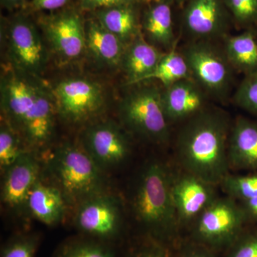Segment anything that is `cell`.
<instances>
[{
    "mask_svg": "<svg viewBox=\"0 0 257 257\" xmlns=\"http://www.w3.org/2000/svg\"><path fill=\"white\" fill-rule=\"evenodd\" d=\"M1 109L4 121L29 146L45 145L52 138L57 107L53 91L37 76L11 65L1 79Z\"/></svg>",
    "mask_w": 257,
    "mask_h": 257,
    "instance_id": "cell-1",
    "label": "cell"
},
{
    "mask_svg": "<svg viewBox=\"0 0 257 257\" xmlns=\"http://www.w3.org/2000/svg\"><path fill=\"white\" fill-rule=\"evenodd\" d=\"M231 124L220 109L207 107L183 122L176 153L184 172L217 185L229 174L228 142Z\"/></svg>",
    "mask_w": 257,
    "mask_h": 257,
    "instance_id": "cell-2",
    "label": "cell"
},
{
    "mask_svg": "<svg viewBox=\"0 0 257 257\" xmlns=\"http://www.w3.org/2000/svg\"><path fill=\"white\" fill-rule=\"evenodd\" d=\"M173 178L163 163L150 162L140 177L134 203L139 220L152 237L165 243L179 228L172 197Z\"/></svg>",
    "mask_w": 257,
    "mask_h": 257,
    "instance_id": "cell-3",
    "label": "cell"
},
{
    "mask_svg": "<svg viewBox=\"0 0 257 257\" xmlns=\"http://www.w3.org/2000/svg\"><path fill=\"white\" fill-rule=\"evenodd\" d=\"M50 168L67 204L79 205L102 193L101 168L84 149L62 145L51 157Z\"/></svg>",
    "mask_w": 257,
    "mask_h": 257,
    "instance_id": "cell-4",
    "label": "cell"
},
{
    "mask_svg": "<svg viewBox=\"0 0 257 257\" xmlns=\"http://www.w3.org/2000/svg\"><path fill=\"white\" fill-rule=\"evenodd\" d=\"M246 226L239 202L218 197L193 223L189 240L218 253L226 251Z\"/></svg>",
    "mask_w": 257,
    "mask_h": 257,
    "instance_id": "cell-5",
    "label": "cell"
},
{
    "mask_svg": "<svg viewBox=\"0 0 257 257\" xmlns=\"http://www.w3.org/2000/svg\"><path fill=\"white\" fill-rule=\"evenodd\" d=\"M121 121L133 133L154 143L170 138V121L166 116L162 91L155 86H143L125 96L119 106Z\"/></svg>",
    "mask_w": 257,
    "mask_h": 257,
    "instance_id": "cell-6",
    "label": "cell"
},
{
    "mask_svg": "<svg viewBox=\"0 0 257 257\" xmlns=\"http://www.w3.org/2000/svg\"><path fill=\"white\" fill-rule=\"evenodd\" d=\"M180 52L188 65L191 78L208 96L223 99L227 96L234 68L224 49L220 50L211 41H189Z\"/></svg>",
    "mask_w": 257,
    "mask_h": 257,
    "instance_id": "cell-7",
    "label": "cell"
},
{
    "mask_svg": "<svg viewBox=\"0 0 257 257\" xmlns=\"http://www.w3.org/2000/svg\"><path fill=\"white\" fill-rule=\"evenodd\" d=\"M57 114L67 122H84L100 113L104 94L100 84L84 78L62 81L54 89Z\"/></svg>",
    "mask_w": 257,
    "mask_h": 257,
    "instance_id": "cell-8",
    "label": "cell"
},
{
    "mask_svg": "<svg viewBox=\"0 0 257 257\" xmlns=\"http://www.w3.org/2000/svg\"><path fill=\"white\" fill-rule=\"evenodd\" d=\"M182 7L181 28L189 41L225 38L233 24L224 0H187Z\"/></svg>",
    "mask_w": 257,
    "mask_h": 257,
    "instance_id": "cell-9",
    "label": "cell"
},
{
    "mask_svg": "<svg viewBox=\"0 0 257 257\" xmlns=\"http://www.w3.org/2000/svg\"><path fill=\"white\" fill-rule=\"evenodd\" d=\"M10 65L29 75L37 76L45 68L47 52L41 37L29 19L18 16L12 20L8 32Z\"/></svg>",
    "mask_w": 257,
    "mask_h": 257,
    "instance_id": "cell-10",
    "label": "cell"
},
{
    "mask_svg": "<svg viewBox=\"0 0 257 257\" xmlns=\"http://www.w3.org/2000/svg\"><path fill=\"white\" fill-rule=\"evenodd\" d=\"M78 206L74 222L86 236L108 242L118 236L121 211L114 198L100 193Z\"/></svg>",
    "mask_w": 257,
    "mask_h": 257,
    "instance_id": "cell-11",
    "label": "cell"
},
{
    "mask_svg": "<svg viewBox=\"0 0 257 257\" xmlns=\"http://www.w3.org/2000/svg\"><path fill=\"white\" fill-rule=\"evenodd\" d=\"M45 36L62 60H77L87 51L85 25L78 13L67 10L42 20Z\"/></svg>",
    "mask_w": 257,
    "mask_h": 257,
    "instance_id": "cell-12",
    "label": "cell"
},
{
    "mask_svg": "<svg viewBox=\"0 0 257 257\" xmlns=\"http://www.w3.org/2000/svg\"><path fill=\"white\" fill-rule=\"evenodd\" d=\"M216 186L185 172L173 178L172 197L179 227L192 225L215 200L218 197Z\"/></svg>",
    "mask_w": 257,
    "mask_h": 257,
    "instance_id": "cell-13",
    "label": "cell"
},
{
    "mask_svg": "<svg viewBox=\"0 0 257 257\" xmlns=\"http://www.w3.org/2000/svg\"><path fill=\"white\" fill-rule=\"evenodd\" d=\"M84 150L101 169L117 166L130 155V144L121 128L111 121L97 123L87 128Z\"/></svg>",
    "mask_w": 257,
    "mask_h": 257,
    "instance_id": "cell-14",
    "label": "cell"
},
{
    "mask_svg": "<svg viewBox=\"0 0 257 257\" xmlns=\"http://www.w3.org/2000/svg\"><path fill=\"white\" fill-rule=\"evenodd\" d=\"M3 174V202L14 211L28 208L29 196L40 174V166L35 157L25 152Z\"/></svg>",
    "mask_w": 257,
    "mask_h": 257,
    "instance_id": "cell-15",
    "label": "cell"
},
{
    "mask_svg": "<svg viewBox=\"0 0 257 257\" xmlns=\"http://www.w3.org/2000/svg\"><path fill=\"white\" fill-rule=\"evenodd\" d=\"M207 94L192 78L182 79L162 91V103L170 123L184 122L207 109Z\"/></svg>",
    "mask_w": 257,
    "mask_h": 257,
    "instance_id": "cell-16",
    "label": "cell"
},
{
    "mask_svg": "<svg viewBox=\"0 0 257 257\" xmlns=\"http://www.w3.org/2000/svg\"><path fill=\"white\" fill-rule=\"evenodd\" d=\"M228 160L230 170L257 172V119L239 116L231 124Z\"/></svg>",
    "mask_w": 257,
    "mask_h": 257,
    "instance_id": "cell-17",
    "label": "cell"
},
{
    "mask_svg": "<svg viewBox=\"0 0 257 257\" xmlns=\"http://www.w3.org/2000/svg\"><path fill=\"white\" fill-rule=\"evenodd\" d=\"M172 6L167 0L153 2L145 10L141 25L147 41L167 52L175 49Z\"/></svg>",
    "mask_w": 257,
    "mask_h": 257,
    "instance_id": "cell-18",
    "label": "cell"
},
{
    "mask_svg": "<svg viewBox=\"0 0 257 257\" xmlns=\"http://www.w3.org/2000/svg\"><path fill=\"white\" fill-rule=\"evenodd\" d=\"M165 52L147 42L143 35L128 44L123 56L121 65L128 84H140L157 67Z\"/></svg>",
    "mask_w": 257,
    "mask_h": 257,
    "instance_id": "cell-19",
    "label": "cell"
},
{
    "mask_svg": "<svg viewBox=\"0 0 257 257\" xmlns=\"http://www.w3.org/2000/svg\"><path fill=\"white\" fill-rule=\"evenodd\" d=\"M85 32L87 50L96 60L110 67L121 64L126 46L116 35L96 19L87 22Z\"/></svg>",
    "mask_w": 257,
    "mask_h": 257,
    "instance_id": "cell-20",
    "label": "cell"
},
{
    "mask_svg": "<svg viewBox=\"0 0 257 257\" xmlns=\"http://www.w3.org/2000/svg\"><path fill=\"white\" fill-rule=\"evenodd\" d=\"M66 204L60 189L38 180L29 196L28 209L39 221L52 226L63 219Z\"/></svg>",
    "mask_w": 257,
    "mask_h": 257,
    "instance_id": "cell-21",
    "label": "cell"
},
{
    "mask_svg": "<svg viewBox=\"0 0 257 257\" xmlns=\"http://www.w3.org/2000/svg\"><path fill=\"white\" fill-rule=\"evenodd\" d=\"M135 5H122L96 11V19L126 46L143 35Z\"/></svg>",
    "mask_w": 257,
    "mask_h": 257,
    "instance_id": "cell-22",
    "label": "cell"
},
{
    "mask_svg": "<svg viewBox=\"0 0 257 257\" xmlns=\"http://www.w3.org/2000/svg\"><path fill=\"white\" fill-rule=\"evenodd\" d=\"M224 51L234 70L244 76L257 72V35L254 29L225 37Z\"/></svg>",
    "mask_w": 257,
    "mask_h": 257,
    "instance_id": "cell-23",
    "label": "cell"
},
{
    "mask_svg": "<svg viewBox=\"0 0 257 257\" xmlns=\"http://www.w3.org/2000/svg\"><path fill=\"white\" fill-rule=\"evenodd\" d=\"M191 78L185 59L175 49L165 52L155 69L147 76L143 82L155 79L167 87L182 79Z\"/></svg>",
    "mask_w": 257,
    "mask_h": 257,
    "instance_id": "cell-24",
    "label": "cell"
},
{
    "mask_svg": "<svg viewBox=\"0 0 257 257\" xmlns=\"http://www.w3.org/2000/svg\"><path fill=\"white\" fill-rule=\"evenodd\" d=\"M54 257H116V254L109 243L85 236L64 243Z\"/></svg>",
    "mask_w": 257,
    "mask_h": 257,
    "instance_id": "cell-25",
    "label": "cell"
},
{
    "mask_svg": "<svg viewBox=\"0 0 257 257\" xmlns=\"http://www.w3.org/2000/svg\"><path fill=\"white\" fill-rule=\"evenodd\" d=\"M20 135L3 120L0 128V168L4 172L26 151Z\"/></svg>",
    "mask_w": 257,
    "mask_h": 257,
    "instance_id": "cell-26",
    "label": "cell"
},
{
    "mask_svg": "<svg viewBox=\"0 0 257 257\" xmlns=\"http://www.w3.org/2000/svg\"><path fill=\"white\" fill-rule=\"evenodd\" d=\"M228 197L237 202L257 198V172L248 175L229 174L220 184Z\"/></svg>",
    "mask_w": 257,
    "mask_h": 257,
    "instance_id": "cell-27",
    "label": "cell"
},
{
    "mask_svg": "<svg viewBox=\"0 0 257 257\" xmlns=\"http://www.w3.org/2000/svg\"><path fill=\"white\" fill-rule=\"evenodd\" d=\"M233 25L240 30L254 29L257 25V0H224Z\"/></svg>",
    "mask_w": 257,
    "mask_h": 257,
    "instance_id": "cell-28",
    "label": "cell"
},
{
    "mask_svg": "<svg viewBox=\"0 0 257 257\" xmlns=\"http://www.w3.org/2000/svg\"><path fill=\"white\" fill-rule=\"evenodd\" d=\"M234 101L257 118V72L244 76L234 93Z\"/></svg>",
    "mask_w": 257,
    "mask_h": 257,
    "instance_id": "cell-29",
    "label": "cell"
},
{
    "mask_svg": "<svg viewBox=\"0 0 257 257\" xmlns=\"http://www.w3.org/2000/svg\"><path fill=\"white\" fill-rule=\"evenodd\" d=\"M37 234H22L15 236L5 243L1 257H35L39 247Z\"/></svg>",
    "mask_w": 257,
    "mask_h": 257,
    "instance_id": "cell-30",
    "label": "cell"
},
{
    "mask_svg": "<svg viewBox=\"0 0 257 257\" xmlns=\"http://www.w3.org/2000/svg\"><path fill=\"white\" fill-rule=\"evenodd\" d=\"M225 252V257H257V226H246Z\"/></svg>",
    "mask_w": 257,
    "mask_h": 257,
    "instance_id": "cell-31",
    "label": "cell"
},
{
    "mask_svg": "<svg viewBox=\"0 0 257 257\" xmlns=\"http://www.w3.org/2000/svg\"><path fill=\"white\" fill-rule=\"evenodd\" d=\"M130 257H172L165 242L152 237L143 243Z\"/></svg>",
    "mask_w": 257,
    "mask_h": 257,
    "instance_id": "cell-32",
    "label": "cell"
},
{
    "mask_svg": "<svg viewBox=\"0 0 257 257\" xmlns=\"http://www.w3.org/2000/svg\"><path fill=\"white\" fill-rule=\"evenodd\" d=\"M215 251L189 240L184 243L176 257H217Z\"/></svg>",
    "mask_w": 257,
    "mask_h": 257,
    "instance_id": "cell-33",
    "label": "cell"
},
{
    "mask_svg": "<svg viewBox=\"0 0 257 257\" xmlns=\"http://www.w3.org/2000/svg\"><path fill=\"white\" fill-rule=\"evenodd\" d=\"M135 0H80V8L86 11H98L114 7L137 4Z\"/></svg>",
    "mask_w": 257,
    "mask_h": 257,
    "instance_id": "cell-34",
    "label": "cell"
},
{
    "mask_svg": "<svg viewBox=\"0 0 257 257\" xmlns=\"http://www.w3.org/2000/svg\"><path fill=\"white\" fill-rule=\"evenodd\" d=\"M246 226H257V198L239 202Z\"/></svg>",
    "mask_w": 257,
    "mask_h": 257,
    "instance_id": "cell-35",
    "label": "cell"
},
{
    "mask_svg": "<svg viewBox=\"0 0 257 257\" xmlns=\"http://www.w3.org/2000/svg\"><path fill=\"white\" fill-rule=\"evenodd\" d=\"M69 0H33L32 5L37 10H55L67 4Z\"/></svg>",
    "mask_w": 257,
    "mask_h": 257,
    "instance_id": "cell-36",
    "label": "cell"
},
{
    "mask_svg": "<svg viewBox=\"0 0 257 257\" xmlns=\"http://www.w3.org/2000/svg\"><path fill=\"white\" fill-rule=\"evenodd\" d=\"M25 0H1V4L8 10H13L18 8L23 4Z\"/></svg>",
    "mask_w": 257,
    "mask_h": 257,
    "instance_id": "cell-37",
    "label": "cell"
},
{
    "mask_svg": "<svg viewBox=\"0 0 257 257\" xmlns=\"http://www.w3.org/2000/svg\"><path fill=\"white\" fill-rule=\"evenodd\" d=\"M169 3L173 5H179V6H182L184 3H185L187 0H167Z\"/></svg>",
    "mask_w": 257,
    "mask_h": 257,
    "instance_id": "cell-38",
    "label": "cell"
},
{
    "mask_svg": "<svg viewBox=\"0 0 257 257\" xmlns=\"http://www.w3.org/2000/svg\"><path fill=\"white\" fill-rule=\"evenodd\" d=\"M135 1H136L137 3H142V2L147 1V0H135Z\"/></svg>",
    "mask_w": 257,
    "mask_h": 257,
    "instance_id": "cell-39",
    "label": "cell"
},
{
    "mask_svg": "<svg viewBox=\"0 0 257 257\" xmlns=\"http://www.w3.org/2000/svg\"><path fill=\"white\" fill-rule=\"evenodd\" d=\"M254 30H255V32H256V35H257V25H256V27H255Z\"/></svg>",
    "mask_w": 257,
    "mask_h": 257,
    "instance_id": "cell-40",
    "label": "cell"
}]
</instances>
